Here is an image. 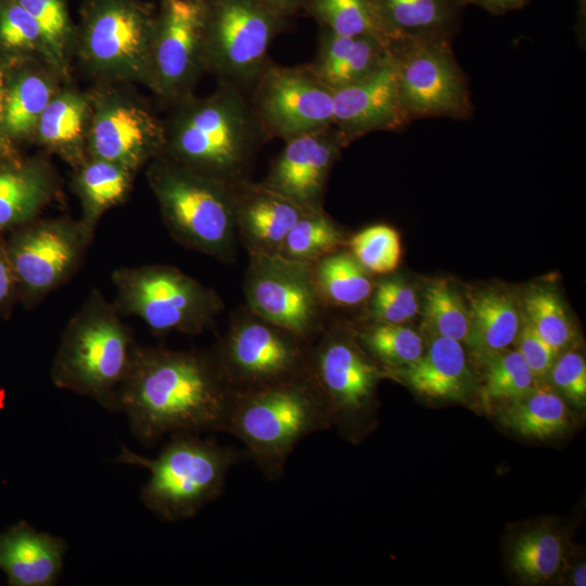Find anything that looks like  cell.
<instances>
[{
  "instance_id": "38",
  "label": "cell",
  "mask_w": 586,
  "mask_h": 586,
  "mask_svg": "<svg viewBox=\"0 0 586 586\" xmlns=\"http://www.w3.org/2000/svg\"><path fill=\"white\" fill-rule=\"evenodd\" d=\"M352 255L368 271L387 275L397 269L403 247L399 233L388 225H373L348 241Z\"/></svg>"
},
{
  "instance_id": "3",
  "label": "cell",
  "mask_w": 586,
  "mask_h": 586,
  "mask_svg": "<svg viewBox=\"0 0 586 586\" xmlns=\"http://www.w3.org/2000/svg\"><path fill=\"white\" fill-rule=\"evenodd\" d=\"M113 302L92 289L68 320L50 369L53 384L117 411L120 387L137 347Z\"/></svg>"
},
{
  "instance_id": "7",
  "label": "cell",
  "mask_w": 586,
  "mask_h": 586,
  "mask_svg": "<svg viewBox=\"0 0 586 586\" xmlns=\"http://www.w3.org/2000/svg\"><path fill=\"white\" fill-rule=\"evenodd\" d=\"M111 280L118 313L138 317L156 333L200 334L224 308L214 290L175 266L119 267Z\"/></svg>"
},
{
  "instance_id": "46",
  "label": "cell",
  "mask_w": 586,
  "mask_h": 586,
  "mask_svg": "<svg viewBox=\"0 0 586 586\" xmlns=\"http://www.w3.org/2000/svg\"><path fill=\"white\" fill-rule=\"evenodd\" d=\"M558 582L573 586L586 585V561L584 551L579 546L573 545Z\"/></svg>"
},
{
  "instance_id": "45",
  "label": "cell",
  "mask_w": 586,
  "mask_h": 586,
  "mask_svg": "<svg viewBox=\"0 0 586 586\" xmlns=\"http://www.w3.org/2000/svg\"><path fill=\"white\" fill-rule=\"evenodd\" d=\"M20 303L18 284L9 256L7 239L0 233V316L9 315Z\"/></svg>"
},
{
  "instance_id": "10",
  "label": "cell",
  "mask_w": 586,
  "mask_h": 586,
  "mask_svg": "<svg viewBox=\"0 0 586 586\" xmlns=\"http://www.w3.org/2000/svg\"><path fill=\"white\" fill-rule=\"evenodd\" d=\"M307 372L329 410L332 426L358 440L374 419L382 366L356 340L331 331L309 346Z\"/></svg>"
},
{
  "instance_id": "24",
  "label": "cell",
  "mask_w": 586,
  "mask_h": 586,
  "mask_svg": "<svg viewBox=\"0 0 586 586\" xmlns=\"http://www.w3.org/2000/svg\"><path fill=\"white\" fill-rule=\"evenodd\" d=\"M385 41L372 36H340L320 28L318 49L308 67L331 90L370 76L387 59Z\"/></svg>"
},
{
  "instance_id": "25",
  "label": "cell",
  "mask_w": 586,
  "mask_h": 586,
  "mask_svg": "<svg viewBox=\"0 0 586 586\" xmlns=\"http://www.w3.org/2000/svg\"><path fill=\"white\" fill-rule=\"evenodd\" d=\"M55 179L41 162H0V233L34 220L55 191Z\"/></svg>"
},
{
  "instance_id": "36",
  "label": "cell",
  "mask_w": 586,
  "mask_h": 586,
  "mask_svg": "<svg viewBox=\"0 0 586 586\" xmlns=\"http://www.w3.org/2000/svg\"><path fill=\"white\" fill-rule=\"evenodd\" d=\"M51 101V89L37 75L20 78L5 95L3 125L5 132L22 136L33 130Z\"/></svg>"
},
{
  "instance_id": "4",
  "label": "cell",
  "mask_w": 586,
  "mask_h": 586,
  "mask_svg": "<svg viewBox=\"0 0 586 586\" xmlns=\"http://www.w3.org/2000/svg\"><path fill=\"white\" fill-rule=\"evenodd\" d=\"M267 137L243 90L221 84L213 95L192 102L173 123V162L202 175L235 183L247 179Z\"/></svg>"
},
{
  "instance_id": "30",
  "label": "cell",
  "mask_w": 586,
  "mask_h": 586,
  "mask_svg": "<svg viewBox=\"0 0 586 586\" xmlns=\"http://www.w3.org/2000/svg\"><path fill=\"white\" fill-rule=\"evenodd\" d=\"M315 286L322 302L354 306L374 289L369 272L347 252L328 254L311 264Z\"/></svg>"
},
{
  "instance_id": "8",
  "label": "cell",
  "mask_w": 586,
  "mask_h": 586,
  "mask_svg": "<svg viewBox=\"0 0 586 586\" xmlns=\"http://www.w3.org/2000/svg\"><path fill=\"white\" fill-rule=\"evenodd\" d=\"M206 65L241 90L270 63L268 51L286 17L259 0H204Z\"/></svg>"
},
{
  "instance_id": "33",
  "label": "cell",
  "mask_w": 586,
  "mask_h": 586,
  "mask_svg": "<svg viewBox=\"0 0 586 586\" xmlns=\"http://www.w3.org/2000/svg\"><path fill=\"white\" fill-rule=\"evenodd\" d=\"M357 342L382 368L409 366L424 353L421 335L405 323L375 322L358 334Z\"/></svg>"
},
{
  "instance_id": "5",
  "label": "cell",
  "mask_w": 586,
  "mask_h": 586,
  "mask_svg": "<svg viewBox=\"0 0 586 586\" xmlns=\"http://www.w3.org/2000/svg\"><path fill=\"white\" fill-rule=\"evenodd\" d=\"M246 456L186 432L173 434L155 458L140 456L122 445L116 461L148 469L150 477L140 493L142 504L160 520L177 522L193 518L217 499L229 470Z\"/></svg>"
},
{
  "instance_id": "44",
  "label": "cell",
  "mask_w": 586,
  "mask_h": 586,
  "mask_svg": "<svg viewBox=\"0 0 586 586\" xmlns=\"http://www.w3.org/2000/svg\"><path fill=\"white\" fill-rule=\"evenodd\" d=\"M514 342L515 349L525 360L536 382L544 381L549 375L558 353L533 330L526 320L521 326Z\"/></svg>"
},
{
  "instance_id": "16",
  "label": "cell",
  "mask_w": 586,
  "mask_h": 586,
  "mask_svg": "<svg viewBox=\"0 0 586 586\" xmlns=\"http://www.w3.org/2000/svg\"><path fill=\"white\" fill-rule=\"evenodd\" d=\"M206 65L203 4L192 0H163L156 18L152 67L160 90L175 95L188 88Z\"/></svg>"
},
{
  "instance_id": "14",
  "label": "cell",
  "mask_w": 586,
  "mask_h": 586,
  "mask_svg": "<svg viewBox=\"0 0 586 586\" xmlns=\"http://www.w3.org/2000/svg\"><path fill=\"white\" fill-rule=\"evenodd\" d=\"M250 100L267 139H291L333 126V91L307 64L269 63L254 82Z\"/></svg>"
},
{
  "instance_id": "50",
  "label": "cell",
  "mask_w": 586,
  "mask_h": 586,
  "mask_svg": "<svg viewBox=\"0 0 586 586\" xmlns=\"http://www.w3.org/2000/svg\"><path fill=\"white\" fill-rule=\"evenodd\" d=\"M192 1L203 2L204 0H192Z\"/></svg>"
},
{
  "instance_id": "22",
  "label": "cell",
  "mask_w": 586,
  "mask_h": 586,
  "mask_svg": "<svg viewBox=\"0 0 586 586\" xmlns=\"http://www.w3.org/2000/svg\"><path fill=\"white\" fill-rule=\"evenodd\" d=\"M572 547L566 528L555 520L532 521L509 537L507 562L523 584L556 583Z\"/></svg>"
},
{
  "instance_id": "13",
  "label": "cell",
  "mask_w": 586,
  "mask_h": 586,
  "mask_svg": "<svg viewBox=\"0 0 586 586\" xmlns=\"http://www.w3.org/2000/svg\"><path fill=\"white\" fill-rule=\"evenodd\" d=\"M250 255L244 293L251 313L308 344L319 330L322 303L311 264L280 255Z\"/></svg>"
},
{
  "instance_id": "21",
  "label": "cell",
  "mask_w": 586,
  "mask_h": 586,
  "mask_svg": "<svg viewBox=\"0 0 586 586\" xmlns=\"http://www.w3.org/2000/svg\"><path fill=\"white\" fill-rule=\"evenodd\" d=\"M384 377L405 383L419 395L441 400H463L471 374L461 342L435 335L428 351L413 364L383 368Z\"/></svg>"
},
{
  "instance_id": "37",
  "label": "cell",
  "mask_w": 586,
  "mask_h": 586,
  "mask_svg": "<svg viewBox=\"0 0 586 586\" xmlns=\"http://www.w3.org/2000/svg\"><path fill=\"white\" fill-rule=\"evenodd\" d=\"M425 316L435 335L468 342L470 313L456 289L446 280H434L425 291Z\"/></svg>"
},
{
  "instance_id": "35",
  "label": "cell",
  "mask_w": 586,
  "mask_h": 586,
  "mask_svg": "<svg viewBox=\"0 0 586 586\" xmlns=\"http://www.w3.org/2000/svg\"><path fill=\"white\" fill-rule=\"evenodd\" d=\"M525 319L558 354L570 347L575 332L562 302L552 291L537 288L524 300Z\"/></svg>"
},
{
  "instance_id": "40",
  "label": "cell",
  "mask_w": 586,
  "mask_h": 586,
  "mask_svg": "<svg viewBox=\"0 0 586 586\" xmlns=\"http://www.w3.org/2000/svg\"><path fill=\"white\" fill-rule=\"evenodd\" d=\"M371 295L370 310L375 322L405 323L419 311L416 292L403 279L380 282Z\"/></svg>"
},
{
  "instance_id": "11",
  "label": "cell",
  "mask_w": 586,
  "mask_h": 586,
  "mask_svg": "<svg viewBox=\"0 0 586 586\" xmlns=\"http://www.w3.org/2000/svg\"><path fill=\"white\" fill-rule=\"evenodd\" d=\"M94 231L67 217H37L10 231L7 247L20 303L30 309L67 283L80 268Z\"/></svg>"
},
{
  "instance_id": "28",
  "label": "cell",
  "mask_w": 586,
  "mask_h": 586,
  "mask_svg": "<svg viewBox=\"0 0 586 586\" xmlns=\"http://www.w3.org/2000/svg\"><path fill=\"white\" fill-rule=\"evenodd\" d=\"M468 344L483 359L508 348L521 329L517 301L507 292L485 290L471 300Z\"/></svg>"
},
{
  "instance_id": "34",
  "label": "cell",
  "mask_w": 586,
  "mask_h": 586,
  "mask_svg": "<svg viewBox=\"0 0 586 586\" xmlns=\"http://www.w3.org/2000/svg\"><path fill=\"white\" fill-rule=\"evenodd\" d=\"M482 394L485 402L504 405L527 393L537 383L517 349L506 348L484 358Z\"/></svg>"
},
{
  "instance_id": "27",
  "label": "cell",
  "mask_w": 586,
  "mask_h": 586,
  "mask_svg": "<svg viewBox=\"0 0 586 586\" xmlns=\"http://www.w3.org/2000/svg\"><path fill=\"white\" fill-rule=\"evenodd\" d=\"M497 418L512 432L539 441L561 435L573 424L571 410L563 397L540 382L521 397L500 405Z\"/></svg>"
},
{
  "instance_id": "23",
  "label": "cell",
  "mask_w": 586,
  "mask_h": 586,
  "mask_svg": "<svg viewBox=\"0 0 586 586\" xmlns=\"http://www.w3.org/2000/svg\"><path fill=\"white\" fill-rule=\"evenodd\" d=\"M156 126L142 112L126 105L103 111L93 125L94 158L136 170L162 143Z\"/></svg>"
},
{
  "instance_id": "19",
  "label": "cell",
  "mask_w": 586,
  "mask_h": 586,
  "mask_svg": "<svg viewBox=\"0 0 586 586\" xmlns=\"http://www.w3.org/2000/svg\"><path fill=\"white\" fill-rule=\"evenodd\" d=\"M232 188L237 231L250 254L278 255L289 231L313 209L249 178Z\"/></svg>"
},
{
  "instance_id": "31",
  "label": "cell",
  "mask_w": 586,
  "mask_h": 586,
  "mask_svg": "<svg viewBox=\"0 0 586 586\" xmlns=\"http://www.w3.org/2000/svg\"><path fill=\"white\" fill-rule=\"evenodd\" d=\"M303 10L336 35L372 36L388 43L372 0H307Z\"/></svg>"
},
{
  "instance_id": "42",
  "label": "cell",
  "mask_w": 586,
  "mask_h": 586,
  "mask_svg": "<svg viewBox=\"0 0 586 586\" xmlns=\"http://www.w3.org/2000/svg\"><path fill=\"white\" fill-rule=\"evenodd\" d=\"M0 41L14 50L43 44L38 23L16 0H5L0 5Z\"/></svg>"
},
{
  "instance_id": "17",
  "label": "cell",
  "mask_w": 586,
  "mask_h": 586,
  "mask_svg": "<svg viewBox=\"0 0 586 586\" xmlns=\"http://www.w3.org/2000/svg\"><path fill=\"white\" fill-rule=\"evenodd\" d=\"M347 144L335 126L288 139L263 183L304 207L321 208L330 170Z\"/></svg>"
},
{
  "instance_id": "2",
  "label": "cell",
  "mask_w": 586,
  "mask_h": 586,
  "mask_svg": "<svg viewBox=\"0 0 586 586\" xmlns=\"http://www.w3.org/2000/svg\"><path fill=\"white\" fill-rule=\"evenodd\" d=\"M331 426L329 410L306 368L279 383L232 393L224 432L244 444L266 480L277 481L295 446Z\"/></svg>"
},
{
  "instance_id": "39",
  "label": "cell",
  "mask_w": 586,
  "mask_h": 586,
  "mask_svg": "<svg viewBox=\"0 0 586 586\" xmlns=\"http://www.w3.org/2000/svg\"><path fill=\"white\" fill-rule=\"evenodd\" d=\"M85 115V103L77 97L51 99L37 124L41 140L56 146L74 143L82 130Z\"/></svg>"
},
{
  "instance_id": "15",
  "label": "cell",
  "mask_w": 586,
  "mask_h": 586,
  "mask_svg": "<svg viewBox=\"0 0 586 586\" xmlns=\"http://www.w3.org/2000/svg\"><path fill=\"white\" fill-rule=\"evenodd\" d=\"M156 18L135 0H90L85 40L93 61L109 68H138L152 62Z\"/></svg>"
},
{
  "instance_id": "12",
  "label": "cell",
  "mask_w": 586,
  "mask_h": 586,
  "mask_svg": "<svg viewBox=\"0 0 586 586\" xmlns=\"http://www.w3.org/2000/svg\"><path fill=\"white\" fill-rule=\"evenodd\" d=\"M251 314L231 326L215 353L232 393L272 385L307 368L308 344Z\"/></svg>"
},
{
  "instance_id": "43",
  "label": "cell",
  "mask_w": 586,
  "mask_h": 586,
  "mask_svg": "<svg viewBox=\"0 0 586 586\" xmlns=\"http://www.w3.org/2000/svg\"><path fill=\"white\" fill-rule=\"evenodd\" d=\"M557 392L578 408L586 405V362L584 356L573 349L556 358L549 375Z\"/></svg>"
},
{
  "instance_id": "9",
  "label": "cell",
  "mask_w": 586,
  "mask_h": 586,
  "mask_svg": "<svg viewBox=\"0 0 586 586\" xmlns=\"http://www.w3.org/2000/svg\"><path fill=\"white\" fill-rule=\"evenodd\" d=\"M403 104L416 118H468L473 110L468 80L444 37H405L387 44Z\"/></svg>"
},
{
  "instance_id": "48",
  "label": "cell",
  "mask_w": 586,
  "mask_h": 586,
  "mask_svg": "<svg viewBox=\"0 0 586 586\" xmlns=\"http://www.w3.org/2000/svg\"><path fill=\"white\" fill-rule=\"evenodd\" d=\"M5 95L4 74L0 67V157L14 160L7 138L2 137V133L5 132L3 125Z\"/></svg>"
},
{
  "instance_id": "47",
  "label": "cell",
  "mask_w": 586,
  "mask_h": 586,
  "mask_svg": "<svg viewBox=\"0 0 586 586\" xmlns=\"http://www.w3.org/2000/svg\"><path fill=\"white\" fill-rule=\"evenodd\" d=\"M462 8L477 7L491 14L502 15L522 9L528 0H456Z\"/></svg>"
},
{
  "instance_id": "26",
  "label": "cell",
  "mask_w": 586,
  "mask_h": 586,
  "mask_svg": "<svg viewBox=\"0 0 586 586\" xmlns=\"http://www.w3.org/2000/svg\"><path fill=\"white\" fill-rule=\"evenodd\" d=\"M388 42L405 37L453 39L462 8L456 0H372Z\"/></svg>"
},
{
  "instance_id": "18",
  "label": "cell",
  "mask_w": 586,
  "mask_h": 586,
  "mask_svg": "<svg viewBox=\"0 0 586 586\" xmlns=\"http://www.w3.org/2000/svg\"><path fill=\"white\" fill-rule=\"evenodd\" d=\"M333 91V126L348 143L373 131H398L411 118L408 115L387 59L365 79Z\"/></svg>"
},
{
  "instance_id": "29",
  "label": "cell",
  "mask_w": 586,
  "mask_h": 586,
  "mask_svg": "<svg viewBox=\"0 0 586 586\" xmlns=\"http://www.w3.org/2000/svg\"><path fill=\"white\" fill-rule=\"evenodd\" d=\"M133 170L119 164L92 157L79 170L75 189L81 200V221L92 230L102 215L125 200Z\"/></svg>"
},
{
  "instance_id": "32",
  "label": "cell",
  "mask_w": 586,
  "mask_h": 586,
  "mask_svg": "<svg viewBox=\"0 0 586 586\" xmlns=\"http://www.w3.org/2000/svg\"><path fill=\"white\" fill-rule=\"evenodd\" d=\"M344 242L339 226L321 208L308 211L289 231L278 255L314 264L334 253Z\"/></svg>"
},
{
  "instance_id": "1",
  "label": "cell",
  "mask_w": 586,
  "mask_h": 586,
  "mask_svg": "<svg viewBox=\"0 0 586 586\" xmlns=\"http://www.w3.org/2000/svg\"><path fill=\"white\" fill-rule=\"evenodd\" d=\"M231 398L215 354L138 344L117 411L153 446L166 434L224 432Z\"/></svg>"
},
{
  "instance_id": "49",
  "label": "cell",
  "mask_w": 586,
  "mask_h": 586,
  "mask_svg": "<svg viewBox=\"0 0 586 586\" xmlns=\"http://www.w3.org/2000/svg\"><path fill=\"white\" fill-rule=\"evenodd\" d=\"M280 15L288 17L303 10L307 0H259Z\"/></svg>"
},
{
  "instance_id": "20",
  "label": "cell",
  "mask_w": 586,
  "mask_h": 586,
  "mask_svg": "<svg viewBox=\"0 0 586 586\" xmlns=\"http://www.w3.org/2000/svg\"><path fill=\"white\" fill-rule=\"evenodd\" d=\"M67 548L63 538L20 520L0 533V571L10 586H54Z\"/></svg>"
},
{
  "instance_id": "41",
  "label": "cell",
  "mask_w": 586,
  "mask_h": 586,
  "mask_svg": "<svg viewBox=\"0 0 586 586\" xmlns=\"http://www.w3.org/2000/svg\"><path fill=\"white\" fill-rule=\"evenodd\" d=\"M38 23L43 44L50 52L61 55L71 31L64 0H16Z\"/></svg>"
},
{
  "instance_id": "6",
  "label": "cell",
  "mask_w": 586,
  "mask_h": 586,
  "mask_svg": "<svg viewBox=\"0 0 586 586\" xmlns=\"http://www.w3.org/2000/svg\"><path fill=\"white\" fill-rule=\"evenodd\" d=\"M149 179L174 240L222 262L234 258L238 231L231 183L166 160L152 166Z\"/></svg>"
}]
</instances>
